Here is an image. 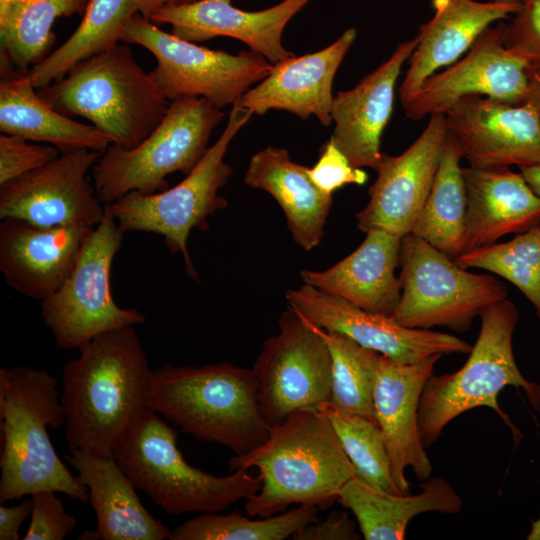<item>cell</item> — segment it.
I'll list each match as a JSON object with an SVG mask.
<instances>
[{"label":"cell","mask_w":540,"mask_h":540,"mask_svg":"<svg viewBox=\"0 0 540 540\" xmlns=\"http://www.w3.org/2000/svg\"><path fill=\"white\" fill-rule=\"evenodd\" d=\"M197 0H133L137 13L149 19L156 10L165 6L183 5Z\"/></svg>","instance_id":"cell-45"},{"label":"cell","mask_w":540,"mask_h":540,"mask_svg":"<svg viewBox=\"0 0 540 540\" xmlns=\"http://www.w3.org/2000/svg\"><path fill=\"white\" fill-rule=\"evenodd\" d=\"M63 368L61 404L69 452L111 457L147 408L153 371L134 326L102 333Z\"/></svg>","instance_id":"cell-1"},{"label":"cell","mask_w":540,"mask_h":540,"mask_svg":"<svg viewBox=\"0 0 540 540\" xmlns=\"http://www.w3.org/2000/svg\"><path fill=\"white\" fill-rule=\"evenodd\" d=\"M521 4L475 0H432L434 16L422 24L399 87L401 103L442 67L456 62L494 22L509 18Z\"/></svg>","instance_id":"cell-25"},{"label":"cell","mask_w":540,"mask_h":540,"mask_svg":"<svg viewBox=\"0 0 540 540\" xmlns=\"http://www.w3.org/2000/svg\"><path fill=\"white\" fill-rule=\"evenodd\" d=\"M33 500L24 499L15 506L0 505V540H18L19 529L26 518L31 515Z\"/></svg>","instance_id":"cell-43"},{"label":"cell","mask_w":540,"mask_h":540,"mask_svg":"<svg viewBox=\"0 0 540 540\" xmlns=\"http://www.w3.org/2000/svg\"><path fill=\"white\" fill-rule=\"evenodd\" d=\"M342 447L355 467L359 480L373 489L403 494L394 481L382 430L376 421L361 415L324 407Z\"/></svg>","instance_id":"cell-37"},{"label":"cell","mask_w":540,"mask_h":540,"mask_svg":"<svg viewBox=\"0 0 540 540\" xmlns=\"http://www.w3.org/2000/svg\"><path fill=\"white\" fill-rule=\"evenodd\" d=\"M505 24L504 45L526 65L540 64V0H523Z\"/></svg>","instance_id":"cell-38"},{"label":"cell","mask_w":540,"mask_h":540,"mask_svg":"<svg viewBox=\"0 0 540 540\" xmlns=\"http://www.w3.org/2000/svg\"><path fill=\"white\" fill-rule=\"evenodd\" d=\"M278 326L253 366L259 409L269 426L299 411H322L331 397V355L319 327L290 307Z\"/></svg>","instance_id":"cell-13"},{"label":"cell","mask_w":540,"mask_h":540,"mask_svg":"<svg viewBox=\"0 0 540 540\" xmlns=\"http://www.w3.org/2000/svg\"><path fill=\"white\" fill-rule=\"evenodd\" d=\"M18 0H0V20H3Z\"/></svg>","instance_id":"cell-47"},{"label":"cell","mask_w":540,"mask_h":540,"mask_svg":"<svg viewBox=\"0 0 540 540\" xmlns=\"http://www.w3.org/2000/svg\"><path fill=\"white\" fill-rule=\"evenodd\" d=\"M0 130L26 140L45 142L60 154L79 149L103 153L113 139L94 125L61 114L37 93L27 74L8 62H0Z\"/></svg>","instance_id":"cell-29"},{"label":"cell","mask_w":540,"mask_h":540,"mask_svg":"<svg viewBox=\"0 0 540 540\" xmlns=\"http://www.w3.org/2000/svg\"><path fill=\"white\" fill-rule=\"evenodd\" d=\"M252 115L236 101L220 137L177 185L149 195L132 191L105 204L124 232L161 235L171 253L182 255L186 272L194 280H198V274L188 250L190 232L194 228L208 230V217L227 207V200L218 194L232 175L224 157L231 141Z\"/></svg>","instance_id":"cell-9"},{"label":"cell","mask_w":540,"mask_h":540,"mask_svg":"<svg viewBox=\"0 0 540 540\" xmlns=\"http://www.w3.org/2000/svg\"><path fill=\"white\" fill-rule=\"evenodd\" d=\"M64 458L88 489L89 502L97 516V529L83 532L79 539H170V528L142 505L136 486L113 456L98 457L76 450Z\"/></svg>","instance_id":"cell-27"},{"label":"cell","mask_w":540,"mask_h":540,"mask_svg":"<svg viewBox=\"0 0 540 540\" xmlns=\"http://www.w3.org/2000/svg\"><path fill=\"white\" fill-rule=\"evenodd\" d=\"M95 227H39L17 218L0 219V272L18 293L43 301L72 271Z\"/></svg>","instance_id":"cell-20"},{"label":"cell","mask_w":540,"mask_h":540,"mask_svg":"<svg viewBox=\"0 0 540 540\" xmlns=\"http://www.w3.org/2000/svg\"><path fill=\"white\" fill-rule=\"evenodd\" d=\"M417 43V37L400 43L355 87L334 96L331 119L335 126L330 139L352 166L376 170L381 162V137L392 115L396 82Z\"/></svg>","instance_id":"cell-23"},{"label":"cell","mask_w":540,"mask_h":540,"mask_svg":"<svg viewBox=\"0 0 540 540\" xmlns=\"http://www.w3.org/2000/svg\"><path fill=\"white\" fill-rule=\"evenodd\" d=\"M57 380L43 369H0V503L43 491L89 502V492L60 460L47 427L65 425Z\"/></svg>","instance_id":"cell-3"},{"label":"cell","mask_w":540,"mask_h":540,"mask_svg":"<svg viewBox=\"0 0 540 540\" xmlns=\"http://www.w3.org/2000/svg\"><path fill=\"white\" fill-rule=\"evenodd\" d=\"M122 42L140 45L153 54L156 65L149 75L170 102L201 97L222 109L233 105L272 68L254 51L230 54L209 49L161 30L139 13L127 23Z\"/></svg>","instance_id":"cell-11"},{"label":"cell","mask_w":540,"mask_h":540,"mask_svg":"<svg viewBox=\"0 0 540 540\" xmlns=\"http://www.w3.org/2000/svg\"><path fill=\"white\" fill-rule=\"evenodd\" d=\"M289 307L318 327L347 336L390 360L413 364L435 354H468L472 345L442 332L408 328L308 284L286 292Z\"/></svg>","instance_id":"cell-15"},{"label":"cell","mask_w":540,"mask_h":540,"mask_svg":"<svg viewBox=\"0 0 540 540\" xmlns=\"http://www.w3.org/2000/svg\"><path fill=\"white\" fill-rule=\"evenodd\" d=\"M356 36L357 30L348 28L319 51L272 64L269 74L237 100L239 105L259 116L273 109L304 120L315 116L323 126H329L333 81Z\"/></svg>","instance_id":"cell-22"},{"label":"cell","mask_w":540,"mask_h":540,"mask_svg":"<svg viewBox=\"0 0 540 540\" xmlns=\"http://www.w3.org/2000/svg\"><path fill=\"white\" fill-rule=\"evenodd\" d=\"M224 116L205 98L171 101L160 124L138 146L127 149L112 143L93 165L100 201L109 204L132 191L149 195L168 189L169 174L188 175L202 160Z\"/></svg>","instance_id":"cell-8"},{"label":"cell","mask_w":540,"mask_h":540,"mask_svg":"<svg viewBox=\"0 0 540 540\" xmlns=\"http://www.w3.org/2000/svg\"><path fill=\"white\" fill-rule=\"evenodd\" d=\"M480 317L481 329L466 363L453 373L432 375L423 388L418 427L425 448L437 441L453 419L477 407L494 410L520 439V431L498 404V395L506 386L522 388L540 413V385L523 376L513 353L519 319L515 304L504 298L484 309Z\"/></svg>","instance_id":"cell-6"},{"label":"cell","mask_w":540,"mask_h":540,"mask_svg":"<svg viewBox=\"0 0 540 540\" xmlns=\"http://www.w3.org/2000/svg\"><path fill=\"white\" fill-rule=\"evenodd\" d=\"M294 540H357L354 522L342 511H332L325 519L314 521L295 533Z\"/></svg>","instance_id":"cell-42"},{"label":"cell","mask_w":540,"mask_h":540,"mask_svg":"<svg viewBox=\"0 0 540 540\" xmlns=\"http://www.w3.org/2000/svg\"><path fill=\"white\" fill-rule=\"evenodd\" d=\"M402 237L381 229H371L361 245L332 267L323 271L302 270L308 284L341 297L369 312L391 316L401 297L400 266Z\"/></svg>","instance_id":"cell-26"},{"label":"cell","mask_w":540,"mask_h":540,"mask_svg":"<svg viewBox=\"0 0 540 540\" xmlns=\"http://www.w3.org/2000/svg\"><path fill=\"white\" fill-rule=\"evenodd\" d=\"M88 0H18L0 20V57L20 74H27L51 52L54 22L85 13Z\"/></svg>","instance_id":"cell-33"},{"label":"cell","mask_w":540,"mask_h":540,"mask_svg":"<svg viewBox=\"0 0 540 540\" xmlns=\"http://www.w3.org/2000/svg\"><path fill=\"white\" fill-rule=\"evenodd\" d=\"M496 2H501V3H512V4H521L523 2V0H494Z\"/></svg>","instance_id":"cell-49"},{"label":"cell","mask_w":540,"mask_h":540,"mask_svg":"<svg viewBox=\"0 0 540 540\" xmlns=\"http://www.w3.org/2000/svg\"><path fill=\"white\" fill-rule=\"evenodd\" d=\"M504 30L502 22L491 25L463 58L428 77L402 103L406 117L419 120L445 114L457 101L472 95L524 103L528 94L527 65L506 49Z\"/></svg>","instance_id":"cell-16"},{"label":"cell","mask_w":540,"mask_h":540,"mask_svg":"<svg viewBox=\"0 0 540 540\" xmlns=\"http://www.w3.org/2000/svg\"><path fill=\"white\" fill-rule=\"evenodd\" d=\"M457 142L447 132L429 195L411 233L455 260L463 251L467 194Z\"/></svg>","instance_id":"cell-31"},{"label":"cell","mask_w":540,"mask_h":540,"mask_svg":"<svg viewBox=\"0 0 540 540\" xmlns=\"http://www.w3.org/2000/svg\"><path fill=\"white\" fill-rule=\"evenodd\" d=\"M102 153L79 149L0 185V219L17 218L39 227L85 224L105 215L87 173Z\"/></svg>","instance_id":"cell-14"},{"label":"cell","mask_w":540,"mask_h":540,"mask_svg":"<svg viewBox=\"0 0 540 540\" xmlns=\"http://www.w3.org/2000/svg\"><path fill=\"white\" fill-rule=\"evenodd\" d=\"M520 172L530 187L540 196V165L520 167Z\"/></svg>","instance_id":"cell-46"},{"label":"cell","mask_w":540,"mask_h":540,"mask_svg":"<svg viewBox=\"0 0 540 540\" xmlns=\"http://www.w3.org/2000/svg\"><path fill=\"white\" fill-rule=\"evenodd\" d=\"M421 487L416 495H394L377 491L354 476L341 488L337 502L354 514L364 539L402 540L418 514L461 511V497L443 478H428Z\"/></svg>","instance_id":"cell-30"},{"label":"cell","mask_w":540,"mask_h":540,"mask_svg":"<svg viewBox=\"0 0 540 540\" xmlns=\"http://www.w3.org/2000/svg\"><path fill=\"white\" fill-rule=\"evenodd\" d=\"M149 408L194 438L246 454L269 436L253 368L228 362L165 364L153 371Z\"/></svg>","instance_id":"cell-4"},{"label":"cell","mask_w":540,"mask_h":540,"mask_svg":"<svg viewBox=\"0 0 540 540\" xmlns=\"http://www.w3.org/2000/svg\"><path fill=\"white\" fill-rule=\"evenodd\" d=\"M447 132L469 166L540 165V111L487 96H467L445 113Z\"/></svg>","instance_id":"cell-17"},{"label":"cell","mask_w":540,"mask_h":540,"mask_svg":"<svg viewBox=\"0 0 540 540\" xmlns=\"http://www.w3.org/2000/svg\"><path fill=\"white\" fill-rule=\"evenodd\" d=\"M37 93L61 114L88 119L127 149L156 129L170 104L124 42L76 63Z\"/></svg>","instance_id":"cell-5"},{"label":"cell","mask_w":540,"mask_h":540,"mask_svg":"<svg viewBox=\"0 0 540 540\" xmlns=\"http://www.w3.org/2000/svg\"><path fill=\"white\" fill-rule=\"evenodd\" d=\"M441 356L435 354L417 363L402 364L374 352L375 417L385 439L392 476L403 494H409L407 467L420 481L432 473L419 433L418 409L423 388Z\"/></svg>","instance_id":"cell-19"},{"label":"cell","mask_w":540,"mask_h":540,"mask_svg":"<svg viewBox=\"0 0 540 540\" xmlns=\"http://www.w3.org/2000/svg\"><path fill=\"white\" fill-rule=\"evenodd\" d=\"M269 427L266 441L228 462L230 472L259 471L261 487L246 499L247 515L269 517L292 504L330 508L356 470L326 414L299 411Z\"/></svg>","instance_id":"cell-2"},{"label":"cell","mask_w":540,"mask_h":540,"mask_svg":"<svg viewBox=\"0 0 540 540\" xmlns=\"http://www.w3.org/2000/svg\"><path fill=\"white\" fill-rule=\"evenodd\" d=\"M454 261L462 268L484 269L508 280L540 318V223L507 242L476 248Z\"/></svg>","instance_id":"cell-36"},{"label":"cell","mask_w":540,"mask_h":540,"mask_svg":"<svg viewBox=\"0 0 540 540\" xmlns=\"http://www.w3.org/2000/svg\"><path fill=\"white\" fill-rule=\"evenodd\" d=\"M467 194L463 253L540 223V196L509 167H462Z\"/></svg>","instance_id":"cell-24"},{"label":"cell","mask_w":540,"mask_h":540,"mask_svg":"<svg viewBox=\"0 0 540 540\" xmlns=\"http://www.w3.org/2000/svg\"><path fill=\"white\" fill-rule=\"evenodd\" d=\"M59 153L54 146L29 144L22 137L1 133L0 185L46 165Z\"/></svg>","instance_id":"cell-39"},{"label":"cell","mask_w":540,"mask_h":540,"mask_svg":"<svg viewBox=\"0 0 540 540\" xmlns=\"http://www.w3.org/2000/svg\"><path fill=\"white\" fill-rule=\"evenodd\" d=\"M55 493L53 490H43L31 495V522L24 540H62L76 527V518L66 513Z\"/></svg>","instance_id":"cell-40"},{"label":"cell","mask_w":540,"mask_h":540,"mask_svg":"<svg viewBox=\"0 0 540 540\" xmlns=\"http://www.w3.org/2000/svg\"><path fill=\"white\" fill-rule=\"evenodd\" d=\"M447 137L445 114H433L419 137L400 155L384 153L368 204L356 214L363 232L381 229L404 237L429 195Z\"/></svg>","instance_id":"cell-18"},{"label":"cell","mask_w":540,"mask_h":540,"mask_svg":"<svg viewBox=\"0 0 540 540\" xmlns=\"http://www.w3.org/2000/svg\"><path fill=\"white\" fill-rule=\"evenodd\" d=\"M528 94L525 102L530 103L540 111V64L527 65Z\"/></svg>","instance_id":"cell-44"},{"label":"cell","mask_w":540,"mask_h":540,"mask_svg":"<svg viewBox=\"0 0 540 540\" xmlns=\"http://www.w3.org/2000/svg\"><path fill=\"white\" fill-rule=\"evenodd\" d=\"M319 508L299 505L297 508L260 520L240 513H200L171 530V540H283L292 537L311 522L318 520Z\"/></svg>","instance_id":"cell-34"},{"label":"cell","mask_w":540,"mask_h":540,"mask_svg":"<svg viewBox=\"0 0 540 540\" xmlns=\"http://www.w3.org/2000/svg\"><path fill=\"white\" fill-rule=\"evenodd\" d=\"M177 436L158 413L147 408L113 450L136 488L166 513L219 512L259 491L261 479L247 470L217 477L187 463L176 445Z\"/></svg>","instance_id":"cell-7"},{"label":"cell","mask_w":540,"mask_h":540,"mask_svg":"<svg viewBox=\"0 0 540 540\" xmlns=\"http://www.w3.org/2000/svg\"><path fill=\"white\" fill-rule=\"evenodd\" d=\"M136 13L133 0H88L80 25L29 70L28 79L36 89L42 88L66 75L76 63L122 42L125 27Z\"/></svg>","instance_id":"cell-32"},{"label":"cell","mask_w":540,"mask_h":540,"mask_svg":"<svg viewBox=\"0 0 540 540\" xmlns=\"http://www.w3.org/2000/svg\"><path fill=\"white\" fill-rule=\"evenodd\" d=\"M244 183L266 191L276 200L293 240L304 251L320 244L333 195L319 189L311 180L308 167L292 161L287 149L270 146L254 154Z\"/></svg>","instance_id":"cell-28"},{"label":"cell","mask_w":540,"mask_h":540,"mask_svg":"<svg viewBox=\"0 0 540 540\" xmlns=\"http://www.w3.org/2000/svg\"><path fill=\"white\" fill-rule=\"evenodd\" d=\"M311 0H282L263 10L236 8L231 0H197L183 5L165 6L153 12L154 24H169L171 33L191 42L215 37H231L244 42L251 51L271 64L294 56L282 43L289 21Z\"/></svg>","instance_id":"cell-21"},{"label":"cell","mask_w":540,"mask_h":540,"mask_svg":"<svg viewBox=\"0 0 540 540\" xmlns=\"http://www.w3.org/2000/svg\"><path fill=\"white\" fill-rule=\"evenodd\" d=\"M527 539L540 540V517L537 520L532 521L531 529L527 535Z\"/></svg>","instance_id":"cell-48"},{"label":"cell","mask_w":540,"mask_h":540,"mask_svg":"<svg viewBox=\"0 0 540 540\" xmlns=\"http://www.w3.org/2000/svg\"><path fill=\"white\" fill-rule=\"evenodd\" d=\"M308 174L319 189L330 195L344 185H363L368 180L367 173L352 166L331 139L322 146L319 159L308 168Z\"/></svg>","instance_id":"cell-41"},{"label":"cell","mask_w":540,"mask_h":540,"mask_svg":"<svg viewBox=\"0 0 540 540\" xmlns=\"http://www.w3.org/2000/svg\"><path fill=\"white\" fill-rule=\"evenodd\" d=\"M124 233L105 208L63 285L41 301L43 322L58 349H78L102 333L146 321L141 311L119 307L111 293V267Z\"/></svg>","instance_id":"cell-12"},{"label":"cell","mask_w":540,"mask_h":540,"mask_svg":"<svg viewBox=\"0 0 540 540\" xmlns=\"http://www.w3.org/2000/svg\"><path fill=\"white\" fill-rule=\"evenodd\" d=\"M401 297L391 315L408 328L469 330L474 318L507 298L497 278L476 274L412 233L402 237Z\"/></svg>","instance_id":"cell-10"},{"label":"cell","mask_w":540,"mask_h":540,"mask_svg":"<svg viewBox=\"0 0 540 540\" xmlns=\"http://www.w3.org/2000/svg\"><path fill=\"white\" fill-rule=\"evenodd\" d=\"M319 329L329 347L332 362L331 397L327 407L376 421L373 402L375 351L345 335Z\"/></svg>","instance_id":"cell-35"}]
</instances>
